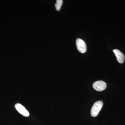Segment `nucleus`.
Returning a JSON list of instances; mask_svg holds the SVG:
<instances>
[{"mask_svg":"<svg viewBox=\"0 0 125 125\" xmlns=\"http://www.w3.org/2000/svg\"><path fill=\"white\" fill-rule=\"evenodd\" d=\"M106 83L102 81H98L93 84V87L94 89L99 92L104 90L106 88Z\"/></svg>","mask_w":125,"mask_h":125,"instance_id":"obj_3","label":"nucleus"},{"mask_svg":"<svg viewBox=\"0 0 125 125\" xmlns=\"http://www.w3.org/2000/svg\"><path fill=\"white\" fill-rule=\"evenodd\" d=\"M113 51L115 55L117 61L121 64L123 63L125 61V58L124 54L118 49H114L113 50Z\"/></svg>","mask_w":125,"mask_h":125,"instance_id":"obj_5","label":"nucleus"},{"mask_svg":"<svg viewBox=\"0 0 125 125\" xmlns=\"http://www.w3.org/2000/svg\"><path fill=\"white\" fill-rule=\"evenodd\" d=\"M62 0H56V3L55 4V6L56 10L57 11H59L60 10L61 7L62 6Z\"/></svg>","mask_w":125,"mask_h":125,"instance_id":"obj_6","label":"nucleus"},{"mask_svg":"<svg viewBox=\"0 0 125 125\" xmlns=\"http://www.w3.org/2000/svg\"><path fill=\"white\" fill-rule=\"evenodd\" d=\"M15 108L16 110L20 114H22L24 116L28 117L29 116V112L25 108L24 106L20 104L17 103L15 105Z\"/></svg>","mask_w":125,"mask_h":125,"instance_id":"obj_4","label":"nucleus"},{"mask_svg":"<svg viewBox=\"0 0 125 125\" xmlns=\"http://www.w3.org/2000/svg\"><path fill=\"white\" fill-rule=\"evenodd\" d=\"M77 49L81 53H84L87 51V47L84 41L80 38L77 39L76 41Z\"/></svg>","mask_w":125,"mask_h":125,"instance_id":"obj_2","label":"nucleus"},{"mask_svg":"<svg viewBox=\"0 0 125 125\" xmlns=\"http://www.w3.org/2000/svg\"><path fill=\"white\" fill-rule=\"evenodd\" d=\"M103 106L102 101H98L94 104L91 111V115L92 116L96 117L98 115Z\"/></svg>","mask_w":125,"mask_h":125,"instance_id":"obj_1","label":"nucleus"}]
</instances>
